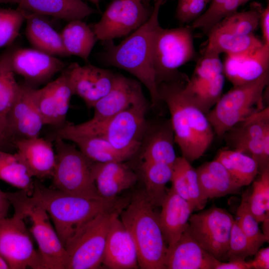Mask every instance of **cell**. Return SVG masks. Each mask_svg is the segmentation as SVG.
I'll list each match as a JSON object with an SVG mask.
<instances>
[{
    "label": "cell",
    "mask_w": 269,
    "mask_h": 269,
    "mask_svg": "<svg viewBox=\"0 0 269 269\" xmlns=\"http://www.w3.org/2000/svg\"><path fill=\"white\" fill-rule=\"evenodd\" d=\"M5 0H0V3H4Z\"/></svg>",
    "instance_id": "obj_56"
},
{
    "label": "cell",
    "mask_w": 269,
    "mask_h": 269,
    "mask_svg": "<svg viewBox=\"0 0 269 269\" xmlns=\"http://www.w3.org/2000/svg\"><path fill=\"white\" fill-rule=\"evenodd\" d=\"M207 34L208 39L205 50L219 54L241 55L254 51L264 44L254 34L237 35L214 29H211Z\"/></svg>",
    "instance_id": "obj_30"
},
{
    "label": "cell",
    "mask_w": 269,
    "mask_h": 269,
    "mask_svg": "<svg viewBox=\"0 0 269 269\" xmlns=\"http://www.w3.org/2000/svg\"><path fill=\"white\" fill-rule=\"evenodd\" d=\"M137 0L140 1L142 2L143 3H144V4L149 5V0Z\"/></svg>",
    "instance_id": "obj_54"
},
{
    "label": "cell",
    "mask_w": 269,
    "mask_h": 269,
    "mask_svg": "<svg viewBox=\"0 0 269 269\" xmlns=\"http://www.w3.org/2000/svg\"><path fill=\"white\" fill-rule=\"evenodd\" d=\"M173 131L170 120L154 129L147 138L141 158L143 161L166 164L172 166L176 155Z\"/></svg>",
    "instance_id": "obj_29"
},
{
    "label": "cell",
    "mask_w": 269,
    "mask_h": 269,
    "mask_svg": "<svg viewBox=\"0 0 269 269\" xmlns=\"http://www.w3.org/2000/svg\"><path fill=\"white\" fill-rule=\"evenodd\" d=\"M223 74L233 87L254 81L269 72V46L239 55H227Z\"/></svg>",
    "instance_id": "obj_21"
},
{
    "label": "cell",
    "mask_w": 269,
    "mask_h": 269,
    "mask_svg": "<svg viewBox=\"0 0 269 269\" xmlns=\"http://www.w3.org/2000/svg\"><path fill=\"white\" fill-rule=\"evenodd\" d=\"M153 9L137 0H114L93 26L98 40H112L128 34L144 24Z\"/></svg>",
    "instance_id": "obj_13"
},
{
    "label": "cell",
    "mask_w": 269,
    "mask_h": 269,
    "mask_svg": "<svg viewBox=\"0 0 269 269\" xmlns=\"http://www.w3.org/2000/svg\"><path fill=\"white\" fill-rule=\"evenodd\" d=\"M73 93L65 69L57 79L35 90V100L44 125L65 124Z\"/></svg>",
    "instance_id": "obj_17"
},
{
    "label": "cell",
    "mask_w": 269,
    "mask_h": 269,
    "mask_svg": "<svg viewBox=\"0 0 269 269\" xmlns=\"http://www.w3.org/2000/svg\"><path fill=\"white\" fill-rule=\"evenodd\" d=\"M122 210L101 213L76 230L64 246L69 258L67 269L101 267L111 222Z\"/></svg>",
    "instance_id": "obj_10"
},
{
    "label": "cell",
    "mask_w": 269,
    "mask_h": 269,
    "mask_svg": "<svg viewBox=\"0 0 269 269\" xmlns=\"http://www.w3.org/2000/svg\"><path fill=\"white\" fill-rule=\"evenodd\" d=\"M219 55L215 52L205 50L186 85L189 87L199 86L223 74V63Z\"/></svg>",
    "instance_id": "obj_41"
},
{
    "label": "cell",
    "mask_w": 269,
    "mask_h": 269,
    "mask_svg": "<svg viewBox=\"0 0 269 269\" xmlns=\"http://www.w3.org/2000/svg\"><path fill=\"white\" fill-rule=\"evenodd\" d=\"M261 10L258 5L248 11H236L222 19L211 29L237 35L254 34L260 23Z\"/></svg>",
    "instance_id": "obj_38"
},
{
    "label": "cell",
    "mask_w": 269,
    "mask_h": 269,
    "mask_svg": "<svg viewBox=\"0 0 269 269\" xmlns=\"http://www.w3.org/2000/svg\"><path fill=\"white\" fill-rule=\"evenodd\" d=\"M235 219L225 209L212 206L189 219V229L200 245L218 260H225Z\"/></svg>",
    "instance_id": "obj_12"
},
{
    "label": "cell",
    "mask_w": 269,
    "mask_h": 269,
    "mask_svg": "<svg viewBox=\"0 0 269 269\" xmlns=\"http://www.w3.org/2000/svg\"><path fill=\"white\" fill-rule=\"evenodd\" d=\"M253 260L249 261L252 269H269V247L259 250L255 254Z\"/></svg>",
    "instance_id": "obj_47"
},
{
    "label": "cell",
    "mask_w": 269,
    "mask_h": 269,
    "mask_svg": "<svg viewBox=\"0 0 269 269\" xmlns=\"http://www.w3.org/2000/svg\"><path fill=\"white\" fill-rule=\"evenodd\" d=\"M35 90V88L26 84H20L7 114L6 129L13 142L18 138L39 137L45 125L36 104Z\"/></svg>",
    "instance_id": "obj_14"
},
{
    "label": "cell",
    "mask_w": 269,
    "mask_h": 269,
    "mask_svg": "<svg viewBox=\"0 0 269 269\" xmlns=\"http://www.w3.org/2000/svg\"><path fill=\"white\" fill-rule=\"evenodd\" d=\"M259 249L243 233L237 220H235L230 234L229 248L225 260L234 258L245 260L248 257L255 255Z\"/></svg>",
    "instance_id": "obj_44"
},
{
    "label": "cell",
    "mask_w": 269,
    "mask_h": 269,
    "mask_svg": "<svg viewBox=\"0 0 269 269\" xmlns=\"http://www.w3.org/2000/svg\"><path fill=\"white\" fill-rule=\"evenodd\" d=\"M191 27L165 29L160 25L153 45V65L158 85L171 81L187 82L189 78L179 72V67L192 60L195 55Z\"/></svg>",
    "instance_id": "obj_9"
},
{
    "label": "cell",
    "mask_w": 269,
    "mask_h": 269,
    "mask_svg": "<svg viewBox=\"0 0 269 269\" xmlns=\"http://www.w3.org/2000/svg\"><path fill=\"white\" fill-rule=\"evenodd\" d=\"M24 11L25 36L33 48L55 56H68L60 33L53 28L44 16Z\"/></svg>",
    "instance_id": "obj_27"
},
{
    "label": "cell",
    "mask_w": 269,
    "mask_h": 269,
    "mask_svg": "<svg viewBox=\"0 0 269 269\" xmlns=\"http://www.w3.org/2000/svg\"><path fill=\"white\" fill-rule=\"evenodd\" d=\"M13 144L32 177L42 180L52 177L56 153L50 140L39 137L18 138Z\"/></svg>",
    "instance_id": "obj_23"
},
{
    "label": "cell",
    "mask_w": 269,
    "mask_h": 269,
    "mask_svg": "<svg viewBox=\"0 0 269 269\" xmlns=\"http://www.w3.org/2000/svg\"><path fill=\"white\" fill-rule=\"evenodd\" d=\"M267 72L258 79L233 87L222 95L206 115L214 133L223 137L237 123L265 108V89L268 86Z\"/></svg>",
    "instance_id": "obj_6"
},
{
    "label": "cell",
    "mask_w": 269,
    "mask_h": 269,
    "mask_svg": "<svg viewBox=\"0 0 269 269\" xmlns=\"http://www.w3.org/2000/svg\"><path fill=\"white\" fill-rule=\"evenodd\" d=\"M163 0L154 2L148 20L118 45L105 41L103 59L107 64L125 70L135 76L148 91L153 107L161 102L153 65L154 38L158 28L159 9Z\"/></svg>",
    "instance_id": "obj_2"
},
{
    "label": "cell",
    "mask_w": 269,
    "mask_h": 269,
    "mask_svg": "<svg viewBox=\"0 0 269 269\" xmlns=\"http://www.w3.org/2000/svg\"><path fill=\"white\" fill-rule=\"evenodd\" d=\"M92 1L93 3L96 4L97 5L99 4L100 0H89Z\"/></svg>",
    "instance_id": "obj_55"
},
{
    "label": "cell",
    "mask_w": 269,
    "mask_h": 269,
    "mask_svg": "<svg viewBox=\"0 0 269 269\" xmlns=\"http://www.w3.org/2000/svg\"><path fill=\"white\" fill-rule=\"evenodd\" d=\"M145 97L140 82L121 74H116L109 92L93 107L92 120L106 121Z\"/></svg>",
    "instance_id": "obj_20"
},
{
    "label": "cell",
    "mask_w": 269,
    "mask_h": 269,
    "mask_svg": "<svg viewBox=\"0 0 269 269\" xmlns=\"http://www.w3.org/2000/svg\"><path fill=\"white\" fill-rule=\"evenodd\" d=\"M54 140L56 163L51 177L52 187L77 196L101 199L94 178L95 162L74 144L60 138Z\"/></svg>",
    "instance_id": "obj_8"
},
{
    "label": "cell",
    "mask_w": 269,
    "mask_h": 269,
    "mask_svg": "<svg viewBox=\"0 0 269 269\" xmlns=\"http://www.w3.org/2000/svg\"><path fill=\"white\" fill-rule=\"evenodd\" d=\"M157 0H153V1H154V2H156Z\"/></svg>",
    "instance_id": "obj_57"
},
{
    "label": "cell",
    "mask_w": 269,
    "mask_h": 269,
    "mask_svg": "<svg viewBox=\"0 0 269 269\" xmlns=\"http://www.w3.org/2000/svg\"><path fill=\"white\" fill-rule=\"evenodd\" d=\"M263 222V233L269 239V214L266 215Z\"/></svg>",
    "instance_id": "obj_52"
},
{
    "label": "cell",
    "mask_w": 269,
    "mask_h": 269,
    "mask_svg": "<svg viewBox=\"0 0 269 269\" xmlns=\"http://www.w3.org/2000/svg\"><path fill=\"white\" fill-rule=\"evenodd\" d=\"M24 219L14 212L12 217L0 221V256L10 269H46Z\"/></svg>",
    "instance_id": "obj_11"
},
{
    "label": "cell",
    "mask_w": 269,
    "mask_h": 269,
    "mask_svg": "<svg viewBox=\"0 0 269 269\" xmlns=\"http://www.w3.org/2000/svg\"><path fill=\"white\" fill-rule=\"evenodd\" d=\"M220 261L204 249L188 226L177 241L167 247L165 269H215Z\"/></svg>",
    "instance_id": "obj_19"
},
{
    "label": "cell",
    "mask_w": 269,
    "mask_h": 269,
    "mask_svg": "<svg viewBox=\"0 0 269 269\" xmlns=\"http://www.w3.org/2000/svg\"><path fill=\"white\" fill-rule=\"evenodd\" d=\"M265 44L269 46V5L261 10L260 23Z\"/></svg>",
    "instance_id": "obj_49"
},
{
    "label": "cell",
    "mask_w": 269,
    "mask_h": 269,
    "mask_svg": "<svg viewBox=\"0 0 269 269\" xmlns=\"http://www.w3.org/2000/svg\"><path fill=\"white\" fill-rule=\"evenodd\" d=\"M9 59L14 73L22 77L26 84L34 87L49 80L63 71L61 60L35 48H18L9 50Z\"/></svg>",
    "instance_id": "obj_15"
},
{
    "label": "cell",
    "mask_w": 269,
    "mask_h": 269,
    "mask_svg": "<svg viewBox=\"0 0 269 269\" xmlns=\"http://www.w3.org/2000/svg\"><path fill=\"white\" fill-rule=\"evenodd\" d=\"M9 267L3 259V258L0 256V269H8Z\"/></svg>",
    "instance_id": "obj_53"
},
{
    "label": "cell",
    "mask_w": 269,
    "mask_h": 269,
    "mask_svg": "<svg viewBox=\"0 0 269 269\" xmlns=\"http://www.w3.org/2000/svg\"><path fill=\"white\" fill-rule=\"evenodd\" d=\"M65 70L73 95L80 97L90 108L109 92L115 76L110 70L91 64L73 63Z\"/></svg>",
    "instance_id": "obj_16"
},
{
    "label": "cell",
    "mask_w": 269,
    "mask_h": 269,
    "mask_svg": "<svg viewBox=\"0 0 269 269\" xmlns=\"http://www.w3.org/2000/svg\"><path fill=\"white\" fill-rule=\"evenodd\" d=\"M185 171L189 196V203L193 211L202 210L206 205L201 197L196 169L186 160Z\"/></svg>",
    "instance_id": "obj_46"
},
{
    "label": "cell",
    "mask_w": 269,
    "mask_h": 269,
    "mask_svg": "<svg viewBox=\"0 0 269 269\" xmlns=\"http://www.w3.org/2000/svg\"><path fill=\"white\" fill-rule=\"evenodd\" d=\"M248 194L243 195L237 211L236 219L243 233L259 248L269 239L261 231L259 222L251 213L247 201Z\"/></svg>",
    "instance_id": "obj_43"
},
{
    "label": "cell",
    "mask_w": 269,
    "mask_h": 269,
    "mask_svg": "<svg viewBox=\"0 0 269 269\" xmlns=\"http://www.w3.org/2000/svg\"><path fill=\"white\" fill-rule=\"evenodd\" d=\"M268 128H269L268 106L236 124L223 136L232 148L237 144L262 138Z\"/></svg>",
    "instance_id": "obj_35"
},
{
    "label": "cell",
    "mask_w": 269,
    "mask_h": 269,
    "mask_svg": "<svg viewBox=\"0 0 269 269\" xmlns=\"http://www.w3.org/2000/svg\"><path fill=\"white\" fill-rule=\"evenodd\" d=\"M260 174L254 181L252 193L247 197L249 209L259 223L269 214V167Z\"/></svg>",
    "instance_id": "obj_40"
},
{
    "label": "cell",
    "mask_w": 269,
    "mask_h": 269,
    "mask_svg": "<svg viewBox=\"0 0 269 269\" xmlns=\"http://www.w3.org/2000/svg\"><path fill=\"white\" fill-rule=\"evenodd\" d=\"M24 10L68 21L82 20L97 12L82 0H5Z\"/></svg>",
    "instance_id": "obj_25"
},
{
    "label": "cell",
    "mask_w": 269,
    "mask_h": 269,
    "mask_svg": "<svg viewBox=\"0 0 269 269\" xmlns=\"http://www.w3.org/2000/svg\"><path fill=\"white\" fill-rule=\"evenodd\" d=\"M14 74L10 63L9 50L0 55V125L7 133L6 117L20 87Z\"/></svg>",
    "instance_id": "obj_36"
},
{
    "label": "cell",
    "mask_w": 269,
    "mask_h": 269,
    "mask_svg": "<svg viewBox=\"0 0 269 269\" xmlns=\"http://www.w3.org/2000/svg\"><path fill=\"white\" fill-rule=\"evenodd\" d=\"M154 208L144 191H138L119 215L133 238L139 268L142 269H165L167 245Z\"/></svg>",
    "instance_id": "obj_4"
},
{
    "label": "cell",
    "mask_w": 269,
    "mask_h": 269,
    "mask_svg": "<svg viewBox=\"0 0 269 269\" xmlns=\"http://www.w3.org/2000/svg\"><path fill=\"white\" fill-rule=\"evenodd\" d=\"M93 175L98 192L104 199L117 198L122 191L133 186L136 173L124 161L95 162Z\"/></svg>",
    "instance_id": "obj_22"
},
{
    "label": "cell",
    "mask_w": 269,
    "mask_h": 269,
    "mask_svg": "<svg viewBox=\"0 0 269 269\" xmlns=\"http://www.w3.org/2000/svg\"><path fill=\"white\" fill-rule=\"evenodd\" d=\"M186 83L183 87L184 94L195 106L207 115L222 95L225 76L221 74L211 81L197 87L188 86Z\"/></svg>",
    "instance_id": "obj_37"
},
{
    "label": "cell",
    "mask_w": 269,
    "mask_h": 269,
    "mask_svg": "<svg viewBox=\"0 0 269 269\" xmlns=\"http://www.w3.org/2000/svg\"><path fill=\"white\" fill-rule=\"evenodd\" d=\"M46 210L63 245L83 224L98 214L123 209L130 199H90L71 195L34 181L31 195Z\"/></svg>",
    "instance_id": "obj_3"
},
{
    "label": "cell",
    "mask_w": 269,
    "mask_h": 269,
    "mask_svg": "<svg viewBox=\"0 0 269 269\" xmlns=\"http://www.w3.org/2000/svg\"><path fill=\"white\" fill-rule=\"evenodd\" d=\"M202 200L236 194L241 188L237 185L225 167L218 160L205 162L196 169Z\"/></svg>",
    "instance_id": "obj_26"
},
{
    "label": "cell",
    "mask_w": 269,
    "mask_h": 269,
    "mask_svg": "<svg viewBox=\"0 0 269 269\" xmlns=\"http://www.w3.org/2000/svg\"><path fill=\"white\" fill-rule=\"evenodd\" d=\"M24 21L23 9L0 7V48L10 44L16 39Z\"/></svg>",
    "instance_id": "obj_42"
},
{
    "label": "cell",
    "mask_w": 269,
    "mask_h": 269,
    "mask_svg": "<svg viewBox=\"0 0 269 269\" xmlns=\"http://www.w3.org/2000/svg\"><path fill=\"white\" fill-rule=\"evenodd\" d=\"M186 82L158 85L161 101L167 105L175 142L190 163L201 157L212 142L214 132L206 114L195 106L183 91Z\"/></svg>",
    "instance_id": "obj_1"
},
{
    "label": "cell",
    "mask_w": 269,
    "mask_h": 269,
    "mask_svg": "<svg viewBox=\"0 0 269 269\" xmlns=\"http://www.w3.org/2000/svg\"><path fill=\"white\" fill-rule=\"evenodd\" d=\"M11 204L6 195L0 188V221L7 216Z\"/></svg>",
    "instance_id": "obj_50"
},
{
    "label": "cell",
    "mask_w": 269,
    "mask_h": 269,
    "mask_svg": "<svg viewBox=\"0 0 269 269\" xmlns=\"http://www.w3.org/2000/svg\"><path fill=\"white\" fill-rule=\"evenodd\" d=\"M147 107L144 97L106 121L91 119L79 124H68L61 132L64 134L102 136L116 149L135 154L141 146L146 131Z\"/></svg>",
    "instance_id": "obj_5"
},
{
    "label": "cell",
    "mask_w": 269,
    "mask_h": 269,
    "mask_svg": "<svg viewBox=\"0 0 269 269\" xmlns=\"http://www.w3.org/2000/svg\"><path fill=\"white\" fill-rule=\"evenodd\" d=\"M211 0H178L175 17L181 23L195 20L199 17Z\"/></svg>",
    "instance_id": "obj_45"
},
{
    "label": "cell",
    "mask_w": 269,
    "mask_h": 269,
    "mask_svg": "<svg viewBox=\"0 0 269 269\" xmlns=\"http://www.w3.org/2000/svg\"><path fill=\"white\" fill-rule=\"evenodd\" d=\"M140 169L146 197L154 208L160 207L167 193L166 185L171 180L172 166L143 161Z\"/></svg>",
    "instance_id": "obj_32"
},
{
    "label": "cell",
    "mask_w": 269,
    "mask_h": 269,
    "mask_svg": "<svg viewBox=\"0 0 269 269\" xmlns=\"http://www.w3.org/2000/svg\"><path fill=\"white\" fill-rule=\"evenodd\" d=\"M215 159L225 167L233 181L240 187L250 184L259 173L257 162L251 157L236 150H221Z\"/></svg>",
    "instance_id": "obj_33"
},
{
    "label": "cell",
    "mask_w": 269,
    "mask_h": 269,
    "mask_svg": "<svg viewBox=\"0 0 269 269\" xmlns=\"http://www.w3.org/2000/svg\"><path fill=\"white\" fill-rule=\"evenodd\" d=\"M250 0H211L208 9L194 20L192 29L200 28L208 33L217 23L237 11L242 5Z\"/></svg>",
    "instance_id": "obj_39"
},
{
    "label": "cell",
    "mask_w": 269,
    "mask_h": 269,
    "mask_svg": "<svg viewBox=\"0 0 269 269\" xmlns=\"http://www.w3.org/2000/svg\"><path fill=\"white\" fill-rule=\"evenodd\" d=\"M6 194L14 212L30 220L29 231L38 245L45 269H67L68 256L46 210L22 190Z\"/></svg>",
    "instance_id": "obj_7"
},
{
    "label": "cell",
    "mask_w": 269,
    "mask_h": 269,
    "mask_svg": "<svg viewBox=\"0 0 269 269\" xmlns=\"http://www.w3.org/2000/svg\"><path fill=\"white\" fill-rule=\"evenodd\" d=\"M9 144H13V141L6 131L0 125V149L5 150V147Z\"/></svg>",
    "instance_id": "obj_51"
},
{
    "label": "cell",
    "mask_w": 269,
    "mask_h": 269,
    "mask_svg": "<svg viewBox=\"0 0 269 269\" xmlns=\"http://www.w3.org/2000/svg\"><path fill=\"white\" fill-rule=\"evenodd\" d=\"M249 262L240 258H234L228 260V262L220 261L215 269H251Z\"/></svg>",
    "instance_id": "obj_48"
},
{
    "label": "cell",
    "mask_w": 269,
    "mask_h": 269,
    "mask_svg": "<svg viewBox=\"0 0 269 269\" xmlns=\"http://www.w3.org/2000/svg\"><path fill=\"white\" fill-rule=\"evenodd\" d=\"M20 155L0 149V179L31 196L34 181Z\"/></svg>",
    "instance_id": "obj_34"
},
{
    "label": "cell",
    "mask_w": 269,
    "mask_h": 269,
    "mask_svg": "<svg viewBox=\"0 0 269 269\" xmlns=\"http://www.w3.org/2000/svg\"><path fill=\"white\" fill-rule=\"evenodd\" d=\"M115 216L109 229L102 265L111 269L139 268L135 243L120 217Z\"/></svg>",
    "instance_id": "obj_18"
},
{
    "label": "cell",
    "mask_w": 269,
    "mask_h": 269,
    "mask_svg": "<svg viewBox=\"0 0 269 269\" xmlns=\"http://www.w3.org/2000/svg\"><path fill=\"white\" fill-rule=\"evenodd\" d=\"M60 33L64 49L68 55L78 56L87 61L98 40L93 30L81 20L68 21Z\"/></svg>",
    "instance_id": "obj_31"
},
{
    "label": "cell",
    "mask_w": 269,
    "mask_h": 269,
    "mask_svg": "<svg viewBox=\"0 0 269 269\" xmlns=\"http://www.w3.org/2000/svg\"><path fill=\"white\" fill-rule=\"evenodd\" d=\"M160 207L159 223L167 247H170L187 228L193 211L189 203L171 188L167 192Z\"/></svg>",
    "instance_id": "obj_24"
},
{
    "label": "cell",
    "mask_w": 269,
    "mask_h": 269,
    "mask_svg": "<svg viewBox=\"0 0 269 269\" xmlns=\"http://www.w3.org/2000/svg\"><path fill=\"white\" fill-rule=\"evenodd\" d=\"M59 138L73 142L86 157L95 162L124 161L134 155L116 149L100 136L69 134Z\"/></svg>",
    "instance_id": "obj_28"
}]
</instances>
